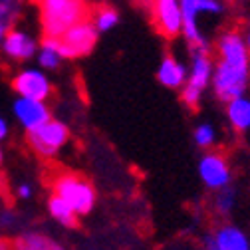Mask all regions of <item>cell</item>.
<instances>
[{"mask_svg": "<svg viewBox=\"0 0 250 250\" xmlns=\"http://www.w3.org/2000/svg\"><path fill=\"white\" fill-rule=\"evenodd\" d=\"M38 10L42 34L58 38L89 12L83 0H38Z\"/></svg>", "mask_w": 250, "mask_h": 250, "instance_id": "cell-1", "label": "cell"}, {"mask_svg": "<svg viewBox=\"0 0 250 250\" xmlns=\"http://www.w3.org/2000/svg\"><path fill=\"white\" fill-rule=\"evenodd\" d=\"M52 193L60 195L76 212L78 216H85L93 210L98 201L96 187H93L83 175L74 171H62L56 173L52 179Z\"/></svg>", "mask_w": 250, "mask_h": 250, "instance_id": "cell-2", "label": "cell"}, {"mask_svg": "<svg viewBox=\"0 0 250 250\" xmlns=\"http://www.w3.org/2000/svg\"><path fill=\"white\" fill-rule=\"evenodd\" d=\"M70 141V127L60 121L50 117L48 121L40 123L38 127L26 131V143L36 157L40 159H54L60 155Z\"/></svg>", "mask_w": 250, "mask_h": 250, "instance_id": "cell-3", "label": "cell"}, {"mask_svg": "<svg viewBox=\"0 0 250 250\" xmlns=\"http://www.w3.org/2000/svg\"><path fill=\"white\" fill-rule=\"evenodd\" d=\"M214 74V60L210 52L193 50L191 52V68L185 85L181 87V100L187 107L197 109L203 98V91L210 85Z\"/></svg>", "mask_w": 250, "mask_h": 250, "instance_id": "cell-4", "label": "cell"}, {"mask_svg": "<svg viewBox=\"0 0 250 250\" xmlns=\"http://www.w3.org/2000/svg\"><path fill=\"white\" fill-rule=\"evenodd\" d=\"M248 80H250V68L230 66V64L216 60L210 85H212L214 96L227 104L238 96H244L248 89Z\"/></svg>", "mask_w": 250, "mask_h": 250, "instance_id": "cell-5", "label": "cell"}, {"mask_svg": "<svg viewBox=\"0 0 250 250\" xmlns=\"http://www.w3.org/2000/svg\"><path fill=\"white\" fill-rule=\"evenodd\" d=\"M98 38L100 32L93 26L91 18H83L60 36V52L66 60H78L89 56L98 44Z\"/></svg>", "mask_w": 250, "mask_h": 250, "instance_id": "cell-6", "label": "cell"}, {"mask_svg": "<svg viewBox=\"0 0 250 250\" xmlns=\"http://www.w3.org/2000/svg\"><path fill=\"white\" fill-rule=\"evenodd\" d=\"M12 89L16 96L32 98V100H44L48 102L54 93L52 80L48 78L46 70L38 68H22L12 76Z\"/></svg>", "mask_w": 250, "mask_h": 250, "instance_id": "cell-7", "label": "cell"}, {"mask_svg": "<svg viewBox=\"0 0 250 250\" xmlns=\"http://www.w3.org/2000/svg\"><path fill=\"white\" fill-rule=\"evenodd\" d=\"M155 30L167 40L183 34V10L179 0H149Z\"/></svg>", "mask_w": 250, "mask_h": 250, "instance_id": "cell-8", "label": "cell"}, {"mask_svg": "<svg viewBox=\"0 0 250 250\" xmlns=\"http://www.w3.org/2000/svg\"><path fill=\"white\" fill-rule=\"evenodd\" d=\"M199 177L208 191H218L229 187L232 181V171L229 159L221 151H207L199 161Z\"/></svg>", "mask_w": 250, "mask_h": 250, "instance_id": "cell-9", "label": "cell"}, {"mask_svg": "<svg viewBox=\"0 0 250 250\" xmlns=\"http://www.w3.org/2000/svg\"><path fill=\"white\" fill-rule=\"evenodd\" d=\"M38 40L26 32V30L14 26L0 40V54H2L8 62H16V64H22V62H28L36 58L38 52Z\"/></svg>", "mask_w": 250, "mask_h": 250, "instance_id": "cell-10", "label": "cell"}, {"mask_svg": "<svg viewBox=\"0 0 250 250\" xmlns=\"http://www.w3.org/2000/svg\"><path fill=\"white\" fill-rule=\"evenodd\" d=\"M216 60L225 62L230 66L250 68V52L246 46L244 36L238 30H225V32L216 38Z\"/></svg>", "mask_w": 250, "mask_h": 250, "instance_id": "cell-11", "label": "cell"}, {"mask_svg": "<svg viewBox=\"0 0 250 250\" xmlns=\"http://www.w3.org/2000/svg\"><path fill=\"white\" fill-rule=\"evenodd\" d=\"M201 244L208 250H248L250 238L234 225H223L201 236Z\"/></svg>", "mask_w": 250, "mask_h": 250, "instance_id": "cell-12", "label": "cell"}, {"mask_svg": "<svg viewBox=\"0 0 250 250\" xmlns=\"http://www.w3.org/2000/svg\"><path fill=\"white\" fill-rule=\"evenodd\" d=\"M12 113H14L16 121L20 123V127L24 131H30V129L38 127L40 123H44V121H48L52 117V111L48 107V102L24 98V96H18L14 100Z\"/></svg>", "mask_w": 250, "mask_h": 250, "instance_id": "cell-13", "label": "cell"}, {"mask_svg": "<svg viewBox=\"0 0 250 250\" xmlns=\"http://www.w3.org/2000/svg\"><path fill=\"white\" fill-rule=\"evenodd\" d=\"M187 76H189V70L185 68L183 62H179L175 56L167 54L161 64L157 68V80L161 85L169 87V89H181L187 82Z\"/></svg>", "mask_w": 250, "mask_h": 250, "instance_id": "cell-14", "label": "cell"}, {"mask_svg": "<svg viewBox=\"0 0 250 250\" xmlns=\"http://www.w3.org/2000/svg\"><path fill=\"white\" fill-rule=\"evenodd\" d=\"M183 10V26H199L201 14H223L225 6L221 0H179Z\"/></svg>", "mask_w": 250, "mask_h": 250, "instance_id": "cell-15", "label": "cell"}, {"mask_svg": "<svg viewBox=\"0 0 250 250\" xmlns=\"http://www.w3.org/2000/svg\"><path fill=\"white\" fill-rule=\"evenodd\" d=\"M66 58L60 52V38L58 36H44L38 52H36V64L46 70V72H54L62 66V62Z\"/></svg>", "mask_w": 250, "mask_h": 250, "instance_id": "cell-16", "label": "cell"}, {"mask_svg": "<svg viewBox=\"0 0 250 250\" xmlns=\"http://www.w3.org/2000/svg\"><path fill=\"white\" fill-rule=\"evenodd\" d=\"M14 248L18 250H58L62 244L42 230H24L12 238Z\"/></svg>", "mask_w": 250, "mask_h": 250, "instance_id": "cell-17", "label": "cell"}, {"mask_svg": "<svg viewBox=\"0 0 250 250\" xmlns=\"http://www.w3.org/2000/svg\"><path fill=\"white\" fill-rule=\"evenodd\" d=\"M227 119L234 131L238 133L250 131V98L238 96L227 102Z\"/></svg>", "mask_w": 250, "mask_h": 250, "instance_id": "cell-18", "label": "cell"}, {"mask_svg": "<svg viewBox=\"0 0 250 250\" xmlns=\"http://www.w3.org/2000/svg\"><path fill=\"white\" fill-rule=\"evenodd\" d=\"M46 207H48V214L54 218V221L60 225V227H64V229H76L78 227V212L62 199L60 195H56V193H52L50 197H48V203H46Z\"/></svg>", "mask_w": 250, "mask_h": 250, "instance_id": "cell-19", "label": "cell"}, {"mask_svg": "<svg viewBox=\"0 0 250 250\" xmlns=\"http://www.w3.org/2000/svg\"><path fill=\"white\" fill-rule=\"evenodd\" d=\"M22 16V0H0V40Z\"/></svg>", "mask_w": 250, "mask_h": 250, "instance_id": "cell-20", "label": "cell"}, {"mask_svg": "<svg viewBox=\"0 0 250 250\" xmlns=\"http://www.w3.org/2000/svg\"><path fill=\"white\" fill-rule=\"evenodd\" d=\"M234 205H236V191L232 187H223V189L214 191V197H212V210L221 216V218H229L230 212L234 210Z\"/></svg>", "mask_w": 250, "mask_h": 250, "instance_id": "cell-21", "label": "cell"}, {"mask_svg": "<svg viewBox=\"0 0 250 250\" xmlns=\"http://www.w3.org/2000/svg\"><path fill=\"white\" fill-rule=\"evenodd\" d=\"M93 26L98 28V32L104 34V32H111V30L119 24V12L111 6H100L98 10H93V14L89 16Z\"/></svg>", "mask_w": 250, "mask_h": 250, "instance_id": "cell-22", "label": "cell"}, {"mask_svg": "<svg viewBox=\"0 0 250 250\" xmlns=\"http://www.w3.org/2000/svg\"><path fill=\"white\" fill-rule=\"evenodd\" d=\"M193 139L197 143V147L201 149H210L216 143V131L210 123H199L195 131H193Z\"/></svg>", "mask_w": 250, "mask_h": 250, "instance_id": "cell-23", "label": "cell"}, {"mask_svg": "<svg viewBox=\"0 0 250 250\" xmlns=\"http://www.w3.org/2000/svg\"><path fill=\"white\" fill-rule=\"evenodd\" d=\"M18 221H20V216H18V212L14 208H2L0 210V229L2 230L14 229L18 225Z\"/></svg>", "mask_w": 250, "mask_h": 250, "instance_id": "cell-24", "label": "cell"}, {"mask_svg": "<svg viewBox=\"0 0 250 250\" xmlns=\"http://www.w3.org/2000/svg\"><path fill=\"white\" fill-rule=\"evenodd\" d=\"M32 195H34V187L30 185L28 181L16 183V187H14V197H16L18 201H28V199H32Z\"/></svg>", "mask_w": 250, "mask_h": 250, "instance_id": "cell-25", "label": "cell"}, {"mask_svg": "<svg viewBox=\"0 0 250 250\" xmlns=\"http://www.w3.org/2000/svg\"><path fill=\"white\" fill-rule=\"evenodd\" d=\"M8 135H10V125H8V121L2 115H0V143L6 141Z\"/></svg>", "mask_w": 250, "mask_h": 250, "instance_id": "cell-26", "label": "cell"}, {"mask_svg": "<svg viewBox=\"0 0 250 250\" xmlns=\"http://www.w3.org/2000/svg\"><path fill=\"white\" fill-rule=\"evenodd\" d=\"M8 248H14L12 238H8V236H0V250H8Z\"/></svg>", "mask_w": 250, "mask_h": 250, "instance_id": "cell-27", "label": "cell"}, {"mask_svg": "<svg viewBox=\"0 0 250 250\" xmlns=\"http://www.w3.org/2000/svg\"><path fill=\"white\" fill-rule=\"evenodd\" d=\"M244 40H246V46H248V52H250V28L244 32Z\"/></svg>", "mask_w": 250, "mask_h": 250, "instance_id": "cell-28", "label": "cell"}, {"mask_svg": "<svg viewBox=\"0 0 250 250\" xmlns=\"http://www.w3.org/2000/svg\"><path fill=\"white\" fill-rule=\"evenodd\" d=\"M4 163V149H2V143H0V167Z\"/></svg>", "mask_w": 250, "mask_h": 250, "instance_id": "cell-29", "label": "cell"}, {"mask_svg": "<svg viewBox=\"0 0 250 250\" xmlns=\"http://www.w3.org/2000/svg\"><path fill=\"white\" fill-rule=\"evenodd\" d=\"M133 2H149V0H133Z\"/></svg>", "mask_w": 250, "mask_h": 250, "instance_id": "cell-30", "label": "cell"}]
</instances>
